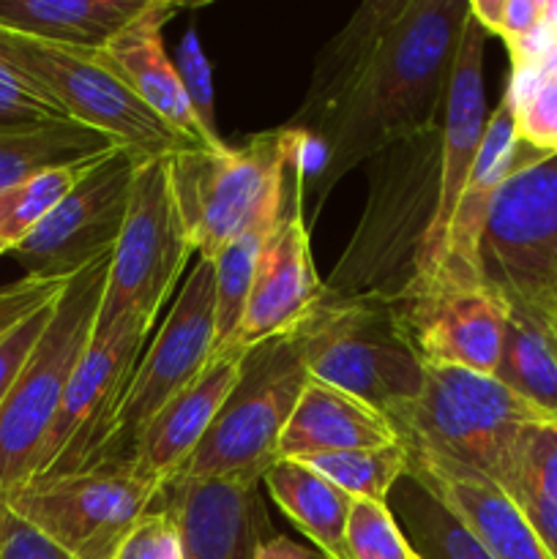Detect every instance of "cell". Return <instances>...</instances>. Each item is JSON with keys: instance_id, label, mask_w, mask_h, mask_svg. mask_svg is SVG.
<instances>
[{"instance_id": "38", "label": "cell", "mask_w": 557, "mask_h": 559, "mask_svg": "<svg viewBox=\"0 0 557 559\" xmlns=\"http://www.w3.org/2000/svg\"><path fill=\"white\" fill-rule=\"evenodd\" d=\"M55 300H49V304L38 306V309L31 311L27 317H22V320L16 322L3 338H0V407H3L14 380L20 377L27 355H31V349L36 347L38 336H42L44 328H47L49 317H52V309H55Z\"/></svg>"}, {"instance_id": "33", "label": "cell", "mask_w": 557, "mask_h": 559, "mask_svg": "<svg viewBox=\"0 0 557 559\" xmlns=\"http://www.w3.org/2000/svg\"><path fill=\"white\" fill-rule=\"evenodd\" d=\"M347 559H420L388 502L353 500L344 530Z\"/></svg>"}, {"instance_id": "8", "label": "cell", "mask_w": 557, "mask_h": 559, "mask_svg": "<svg viewBox=\"0 0 557 559\" xmlns=\"http://www.w3.org/2000/svg\"><path fill=\"white\" fill-rule=\"evenodd\" d=\"M191 254L194 249L169 183V158H142L131 183L123 229L109 260L96 328L137 317L153 331Z\"/></svg>"}, {"instance_id": "23", "label": "cell", "mask_w": 557, "mask_h": 559, "mask_svg": "<svg viewBox=\"0 0 557 559\" xmlns=\"http://www.w3.org/2000/svg\"><path fill=\"white\" fill-rule=\"evenodd\" d=\"M495 559H552L519 508L489 478L446 467H410Z\"/></svg>"}, {"instance_id": "34", "label": "cell", "mask_w": 557, "mask_h": 559, "mask_svg": "<svg viewBox=\"0 0 557 559\" xmlns=\"http://www.w3.org/2000/svg\"><path fill=\"white\" fill-rule=\"evenodd\" d=\"M175 69H178L180 85H183L186 102H189L191 112H194L197 123H200L202 134L211 151H218L227 142L218 134L216 123V93H213V69L208 63L205 52L200 47L194 27H186L178 44V58H175Z\"/></svg>"}, {"instance_id": "35", "label": "cell", "mask_w": 557, "mask_h": 559, "mask_svg": "<svg viewBox=\"0 0 557 559\" xmlns=\"http://www.w3.org/2000/svg\"><path fill=\"white\" fill-rule=\"evenodd\" d=\"M47 120L71 118L36 82H31L9 60L0 58V126L47 123Z\"/></svg>"}, {"instance_id": "24", "label": "cell", "mask_w": 557, "mask_h": 559, "mask_svg": "<svg viewBox=\"0 0 557 559\" xmlns=\"http://www.w3.org/2000/svg\"><path fill=\"white\" fill-rule=\"evenodd\" d=\"M151 0H0V27L80 52H102Z\"/></svg>"}, {"instance_id": "41", "label": "cell", "mask_w": 557, "mask_h": 559, "mask_svg": "<svg viewBox=\"0 0 557 559\" xmlns=\"http://www.w3.org/2000/svg\"><path fill=\"white\" fill-rule=\"evenodd\" d=\"M254 559H328L322 551L311 549V546L298 544V540L287 538V535H271L262 540L257 549Z\"/></svg>"}, {"instance_id": "7", "label": "cell", "mask_w": 557, "mask_h": 559, "mask_svg": "<svg viewBox=\"0 0 557 559\" xmlns=\"http://www.w3.org/2000/svg\"><path fill=\"white\" fill-rule=\"evenodd\" d=\"M0 58L36 82L71 120L115 136L140 156L169 158L202 151L142 104L98 52L66 49L0 27Z\"/></svg>"}, {"instance_id": "2", "label": "cell", "mask_w": 557, "mask_h": 559, "mask_svg": "<svg viewBox=\"0 0 557 559\" xmlns=\"http://www.w3.org/2000/svg\"><path fill=\"white\" fill-rule=\"evenodd\" d=\"M442 126L393 142L369 162V197L331 276L328 300L391 304L415 282L440 200Z\"/></svg>"}, {"instance_id": "37", "label": "cell", "mask_w": 557, "mask_h": 559, "mask_svg": "<svg viewBox=\"0 0 557 559\" xmlns=\"http://www.w3.org/2000/svg\"><path fill=\"white\" fill-rule=\"evenodd\" d=\"M112 559H186L178 524L156 502L126 535Z\"/></svg>"}, {"instance_id": "22", "label": "cell", "mask_w": 557, "mask_h": 559, "mask_svg": "<svg viewBox=\"0 0 557 559\" xmlns=\"http://www.w3.org/2000/svg\"><path fill=\"white\" fill-rule=\"evenodd\" d=\"M391 442L402 440L380 409L309 377L278 440V459H306L317 453L391 445Z\"/></svg>"}, {"instance_id": "6", "label": "cell", "mask_w": 557, "mask_h": 559, "mask_svg": "<svg viewBox=\"0 0 557 559\" xmlns=\"http://www.w3.org/2000/svg\"><path fill=\"white\" fill-rule=\"evenodd\" d=\"M112 257L93 262L55 300L52 317L0 407V497L27 484L63 404L66 388L91 344Z\"/></svg>"}, {"instance_id": "42", "label": "cell", "mask_w": 557, "mask_h": 559, "mask_svg": "<svg viewBox=\"0 0 557 559\" xmlns=\"http://www.w3.org/2000/svg\"><path fill=\"white\" fill-rule=\"evenodd\" d=\"M513 306H517V304H513ZM522 309H528L530 314L538 320V325L544 328L546 338H549L552 353H555V358H557V284L549 289V293L541 295L535 304L522 306Z\"/></svg>"}, {"instance_id": "39", "label": "cell", "mask_w": 557, "mask_h": 559, "mask_svg": "<svg viewBox=\"0 0 557 559\" xmlns=\"http://www.w3.org/2000/svg\"><path fill=\"white\" fill-rule=\"evenodd\" d=\"M69 282H47V278L22 276L20 282L0 287V338L38 306L49 304L63 293Z\"/></svg>"}, {"instance_id": "26", "label": "cell", "mask_w": 557, "mask_h": 559, "mask_svg": "<svg viewBox=\"0 0 557 559\" xmlns=\"http://www.w3.org/2000/svg\"><path fill=\"white\" fill-rule=\"evenodd\" d=\"M118 147L126 145L76 120L0 126V191L49 169L96 162Z\"/></svg>"}, {"instance_id": "20", "label": "cell", "mask_w": 557, "mask_h": 559, "mask_svg": "<svg viewBox=\"0 0 557 559\" xmlns=\"http://www.w3.org/2000/svg\"><path fill=\"white\" fill-rule=\"evenodd\" d=\"M246 353L213 355L211 364L189 388L178 393L156 418L145 426L137 445L131 448L129 464L140 478L162 489L189 462L191 453L205 440L208 429L227 404L244 369Z\"/></svg>"}, {"instance_id": "13", "label": "cell", "mask_w": 557, "mask_h": 559, "mask_svg": "<svg viewBox=\"0 0 557 559\" xmlns=\"http://www.w3.org/2000/svg\"><path fill=\"white\" fill-rule=\"evenodd\" d=\"M147 344L151 328L142 325L137 317H123L109 328L93 325L91 344L66 388L33 478H55L98 467L115 413Z\"/></svg>"}, {"instance_id": "17", "label": "cell", "mask_w": 557, "mask_h": 559, "mask_svg": "<svg viewBox=\"0 0 557 559\" xmlns=\"http://www.w3.org/2000/svg\"><path fill=\"white\" fill-rule=\"evenodd\" d=\"M156 502L178 524L186 559H254L262 540L276 535L260 484L249 480L173 478Z\"/></svg>"}, {"instance_id": "14", "label": "cell", "mask_w": 557, "mask_h": 559, "mask_svg": "<svg viewBox=\"0 0 557 559\" xmlns=\"http://www.w3.org/2000/svg\"><path fill=\"white\" fill-rule=\"evenodd\" d=\"M142 158L131 147H118L87 169L71 194L11 251L25 276L69 282L93 262L112 257Z\"/></svg>"}, {"instance_id": "1", "label": "cell", "mask_w": 557, "mask_h": 559, "mask_svg": "<svg viewBox=\"0 0 557 559\" xmlns=\"http://www.w3.org/2000/svg\"><path fill=\"white\" fill-rule=\"evenodd\" d=\"M470 0H369L317 55L289 129L306 136L315 213L393 142L442 126Z\"/></svg>"}, {"instance_id": "43", "label": "cell", "mask_w": 557, "mask_h": 559, "mask_svg": "<svg viewBox=\"0 0 557 559\" xmlns=\"http://www.w3.org/2000/svg\"><path fill=\"white\" fill-rule=\"evenodd\" d=\"M3 254H11V246L9 243H3V240H0V257Z\"/></svg>"}, {"instance_id": "25", "label": "cell", "mask_w": 557, "mask_h": 559, "mask_svg": "<svg viewBox=\"0 0 557 559\" xmlns=\"http://www.w3.org/2000/svg\"><path fill=\"white\" fill-rule=\"evenodd\" d=\"M491 484L519 508L533 533L557 559V424L535 420L519 429Z\"/></svg>"}, {"instance_id": "9", "label": "cell", "mask_w": 557, "mask_h": 559, "mask_svg": "<svg viewBox=\"0 0 557 559\" xmlns=\"http://www.w3.org/2000/svg\"><path fill=\"white\" fill-rule=\"evenodd\" d=\"M158 491L126 462L31 478L0 502L71 559H112L134 524L156 506Z\"/></svg>"}, {"instance_id": "15", "label": "cell", "mask_w": 557, "mask_h": 559, "mask_svg": "<svg viewBox=\"0 0 557 559\" xmlns=\"http://www.w3.org/2000/svg\"><path fill=\"white\" fill-rule=\"evenodd\" d=\"M511 304L489 284L415 282L388 304L393 331L424 369L495 374Z\"/></svg>"}, {"instance_id": "28", "label": "cell", "mask_w": 557, "mask_h": 559, "mask_svg": "<svg viewBox=\"0 0 557 559\" xmlns=\"http://www.w3.org/2000/svg\"><path fill=\"white\" fill-rule=\"evenodd\" d=\"M388 508L420 559H495L415 475L399 480Z\"/></svg>"}, {"instance_id": "16", "label": "cell", "mask_w": 557, "mask_h": 559, "mask_svg": "<svg viewBox=\"0 0 557 559\" xmlns=\"http://www.w3.org/2000/svg\"><path fill=\"white\" fill-rule=\"evenodd\" d=\"M304 175L293 178L282 218L262 246L235 349L257 347L276 336L295 333L325 298V282L317 276L304 218Z\"/></svg>"}, {"instance_id": "12", "label": "cell", "mask_w": 557, "mask_h": 559, "mask_svg": "<svg viewBox=\"0 0 557 559\" xmlns=\"http://www.w3.org/2000/svg\"><path fill=\"white\" fill-rule=\"evenodd\" d=\"M213 358V260L197 257L167 320L137 364L126 396L115 413L107 448L98 462L126 464L145 426L183 388L202 374Z\"/></svg>"}, {"instance_id": "21", "label": "cell", "mask_w": 557, "mask_h": 559, "mask_svg": "<svg viewBox=\"0 0 557 559\" xmlns=\"http://www.w3.org/2000/svg\"><path fill=\"white\" fill-rule=\"evenodd\" d=\"M180 9H183L180 3L151 0L147 9L126 31H120L98 55L131 87V93L142 104H147L164 123L189 136L194 145L208 147L205 134H202L200 123H197L194 112L186 102L178 69H175L167 47H164V25Z\"/></svg>"}, {"instance_id": "36", "label": "cell", "mask_w": 557, "mask_h": 559, "mask_svg": "<svg viewBox=\"0 0 557 559\" xmlns=\"http://www.w3.org/2000/svg\"><path fill=\"white\" fill-rule=\"evenodd\" d=\"M470 14L489 36L511 47L519 38L538 31L546 16V0H470Z\"/></svg>"}, {"instance_id": "10", "label": "cell", "mask_w": 557, "mask_h": 559, "mask_svg": "<svg viewBox=\"0 0 557 559\" xmlns=\"http://www.w3.org/2000/svg\"><path fill=\"white\" fill-rule=\"evenodd\" d=\"M309 374L386 418L424 388V364L393 331L388 304L322 298L309 317Z\"/></svg>"}, {"instance_id": "4", "label": "cell", "mask_w": 557, "mask_h": 559, "mask_svg": "<svg viewBox=\"0 0 557 559\" xmlns=\"http://www.w3.org/2000/svg\"><path fill=\"white\" fill-rule=\"evenodd\" d=\"M388 420L410 467H446L495 480L519 429L549 418L495 374L431 366L418 396Z\"/></svg>"}, {"instance_id": "18", "label": "cell", "mask_w": 557, "mask_h": 559, "mask_svg": "<svg viewBox=\"0 0 557 559\" xmlns=\"http://www.w3.org/2000/svg\"><path fill=\"white\" fill-rule=\"evenodd\" d=\"M489 33L484 31L473 14H467L459 38L457 60H453L451 80H448L446 109H442V162H440V200L437 216L426 238L420 267L415 282L429 276L440 260L446 229L451 224L453 207L462 197L464 183L470 178L481 140L486 131V93H484V49Z\"/></svg>"}, {"instance_id": "32", "label": "cell", "mask_w": 557, "mask_h": 559, "mask_svg": "<svg viewBox=\"0 0 557 559\" xmlns=\"http://www.w3.org/2000/svg\"><path fill=\"white\" fill-rule=\"evenodd\" d=\"M96 162L49 169L0 191V240L14 251L71 194V189L85 178L87 169Z\"/></svg>"}, {"instance_id": "11", "label": "cell", "mask_w": 557, "mask_h": 559, "mask_svg": "<svg viewBox=\"0 0 557 559\" xmlns=\"http://www.w3.org/2000/svg\"><path fill=\"white\" fill-rule=\"evenodd\" d=\"M481 273L517 306L557 284V153L530 147L502 180L481 238Z\"/></svg>"}, {"instance_id": "5", "label": "cell", "mask_w": 557, "mask_h": 559, "mask_svg": "<svg viewBox=\"0 0 557 559\" xmlns=\"http://www.w3.org/2000/svg\"><path fill=\"white\" fill-rule=\"evenodd\" d=\"M309 320L287 336L246 349L244 369L189 462L175 478L249 480L262 484L278 462V440L309 382Z\"/></svg>"}, {"instance_id": "31", "label": "cell", "mask_w": 557, "mask_h": 559, "mask_svg": "<svg viewBox=\"0 0 557 559\" xmlns=\"http://www.w3.org/2000/svg\"><path fill=\"white\" fill-rule=\"evenodd\" d=\"M309 464L315 473L331 480L336 489L353 500L388 502L399 480L410 473V456L402 442L375 448H349L336 453H317L298 459Z\"/></svg>"}, {"instance_id": "27", "label": "cell", "mask_w": 557, "mask_h": 559, "mask_svg": "<svg viewBox=\"0 0 557 559\" xmlns=\"http://www.w3.org/2000/svg\"><path fill=\"white\" fill-rule=\"evenodd\" d=\"M262 486L284 516L315 544L328 559H347L344 530H347L353 497L322 478L298 459H278L262 475Z\"/></svg>"}, {"instance_id": "3", "label": "cell", "mask_w": 557, "mask_h": 559, "mask_svg": "<svg viewBox=\"0 0 557 559\" xmlns=\"http://www.w3.org/2000/svg\"><path fill=\"white\" fill-rule=\"evenodd\" d=\"M300 169L306 136L287 123L240 145L169 156V183L194 254L213 260L238 235L276 222Z\"/></svg>"}, {"instance_id": "19", "label": "cell", "mask_w": 557, "mask_h": 559, "mask_svg": "<svg viewBox=\"0 0 557 559\" xmlns=\"http://www.w3.org/2000/svg\"><path fill=\"white\" fill-rule=\"evenodd\" d=\"M528 151L530 147L519 140L511 98L502 93L497 109L486 118L484 140H481L478 156L470 169L462 197L453 207L440 260H437L435 271L420 282L437 278V282L451 284H486L484 273H481V238H484L486 216H489L491 200L502 180L517 169Z\"/></svg>"}, {"instance_id": "40", "label": "cell", "mask_w": 557, "mask_h": 559, "mask_svg": "<svg viewBox=\"0 0 557 559\" xmlns=\"http://www.w3.org/2000/svg\"><path fill=\"white\" fill-rule=\"evenodd\" d=\"M0 559H71L0 502Z\"/></svg>"}, {"instance_id": "29", "label": "cell", "mask_w": 557, "mask_h": 559, "mask_svg": "<svg viewBox=\"0 0 557 559\" xmlns=\"http://www.w3.org/2000/svg\"><path fill=\"white\" fill-rule=\"evenodd\" d=\"M497 380L557 424V358L544 328L522 306L508 311Z\"/></svg>"}, {"instance_id": "30", "label": "cell", "mask_w": 557, "mask_h": 559, "mask_svg": "<svg viewBox=\"0 0 557 559\" xmlns=\"http://www.w3.org/2000/svg\"><path fill=\"white\" fill-rule=\"evenodd\" d=\"M278 218L238 235L213 257V355L240 353L235 349V338H238L246 304H249L257 260L265 240L276 229Z\"/></svg>"}]
</instances>
